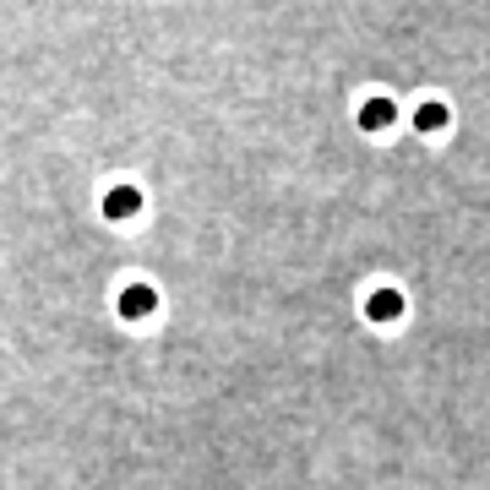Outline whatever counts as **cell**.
Wrapping results in <instances>:
<instances>
[{"label": "cell", "mask_w": 490, "mask_h": 490, "mask_svg": "<svg viewBox=\"0 0 490 490\" xmlns=\"http://www.w3.org/2000/svg\"><path fill=\"white\" fill-rule=\"evenodd\" d=\"M120 311H125V316H147V311H153V289H125V295H120Z\"/></svg>", "instance_id": "obj_1"}, {"label": "cell", "mask_w": 490, "mask_h": 490, "mask_svg": "<svg viewBox=\"0 0 490 490\" xmlns=\"http://www.w3.org/2000/svg\"><path fill=\"white\" fill-rule=\"evenodd\" d=\"M131 207H136V191H115V196H109V213H115V218H125Z\"/></svg>", "instance_id": "obj_2"}]
</instances>
